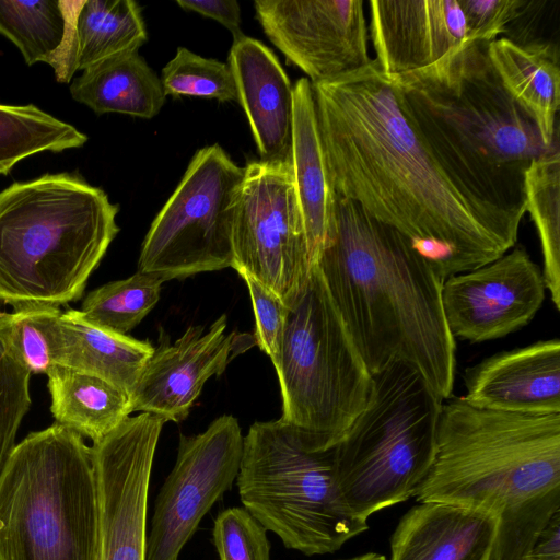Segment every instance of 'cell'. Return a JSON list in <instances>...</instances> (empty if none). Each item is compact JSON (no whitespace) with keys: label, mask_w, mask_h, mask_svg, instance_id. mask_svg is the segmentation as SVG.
<instances>
[{"label":"cell","mask_w":560,"mask_h":560,"mask_svg":"<svg viewBox=\"0 0 560 560\" xmlns=\"http://www.w3.org/2000/svg\"><path fill=\"white\" fill-rule=\"evenodd\" d=\"M81 0H0V34L21 51L27 65L48 63L58 82L74 69V21Z\"/></svg>","instance_id":"23"},{"label":"cell","mask_w":560,"mask_h":560,"mask_svg":"<svg viewBox=\"0 0 560 560\" xmlns=\"http://www.w3.org/2000/svg\"><path fill=\"white\" fill-rule=\"evenodd\" d=\"M148 39L140 5L133 0H81L74 21V69L138 50Z\"/></svg>","instance_id":"27"},{"label":"cell","mask_w":560,"mask_h":560,"mask_svg":"<svg viewBox=\"0 0 560 560\" xmlns=\"http://www.w3.org/2000/svg\"><path fill=\"white\" fill-rule=\"evenodd\" d=\"M244 177L218 143L191 158L143 240L138 271L161 280L232 267V225Z\"/></svg>","instance_id":"10"},{"label":"cell","mask_w":560,"mask_h":560,"mask_svg":"<svg viewBox=\"0 0 560 560\" xmlns=\"http://www.w3.org/2000/svg\"><path fill=\"white\" fill-rule=\"evenodd\" d=\"M526 560H560V510L552 514L539 532Z\"/></svg>","instance_id":"38"},{"label":"cell","mask_w":560,"mask_h":560,"mask_svg":"<svg viewBox=\"0 0 560 560\" xmlns=\"http://www.w3.org/2000/svg\"><path fill=\"white\" fill-rule=\"evenodd\" d=\"M415 498L475 509L498 520L488 560H526L560 510V413L524 415L442 406L433 465Z\"/></svg>","instance_id":"3"},{"label":"cell","mask_w":560,"mask_h":560,"mask_svg":"<svg viewBox=\"0 0 560 560\" xmlns=\"http://www.w3.org/2000/svg\"><path fill=\"white\" fill-rule=\"evenodd\" d=\"M228 63L260 161H289L293 86L277 56L260 40L243 35L233 40Z\"/></svg>","instance_id":"19"},{"label":"cell","mask_w":560,"mask_h":560,"mask_svg":"<svg viewBox=\"0 0 560 560\" xmlns=\"http://www.w3.org/2000/svg\"><path fill=\"white\" fill-rule=\"evenodd\" d=\"M542 271L525 248L513 247L476 269L445 279L442 306L454 339L482 342L526 326L541 307Z\"/></svg>","instance_id":"15"},{"label":"cell","mask_w":560,"mask_h":560,"mask_svg":"<svg viewBox=\"0 0 560 560\" xmlns=\"http://www.w3.org/2000/svg\"><path fill=\"white\" fill-rule=\"evenodd\" d=\"M290 163L314 266L329 236L336 194L328 175L313 88L307 78L299 79L293 85Z\"/></svg>","instance_id":"21"},{"label":"cell","mask_w":560,"mask_h":560,"mask_svg":"<svg viewBox=\"0 0 560 560\" xmlns=\"http://www.w3.org/2000/svg\"><path fill=\"white\" fill-rule=\"evenodd\" d=\"M362 0H256V18L269 40L312 84L368 66Z\"/></svg>","instance_id":"14"},{"label":"cell","mask_w":560,"mask_h":560,"mask_svg":"<svg viewBox=\"0 0 560 560\" xmlns=\"http://www.w3.org/2000/svg\"><path fill=\"white\" fill-rule=\"evenodd\" d=\"M280 354L273 364L281 420L314 451L335 446L365 408L372 374L355 349L319 269L287 304Z\"/></svg>","instance_id":"9"},{"label":"cell","mask_w":560,"mask_h":560,"mask_svg":"<svg viewBox=\"0 0 560 560\" xmlns=\"http://www.w3.org/2000/svg\"><path fill=\"white\" fill-rule=\"evenodd\" d=\"M163 280L137 271L131 277L108 282L84 299L81 317L101 329L127 335L158 303Z\"/></svg>","instance_id":"30"},{"label":"cell","mask_w":560,"mask_h":560,"mask_svg":"<svg viewBox=\"0 0 560 560\" xmlns=\"http://www.w3.org/2000/svg\"><path fill=\"white\" fill-rule=\"evenodd\" d=\"M154 350L147 340L91 325L79 310L68 308L60 315L56 365L96 375L128 394Z\"/></svg>","instance_id":"24"},{"label":"cell","mask_w":560,"mask_h":560,"mask_svg":"<svg viewBox=\"0 0 560 560\" xmlns=\"http://www.w3.org/2000/svg\"><path fill=\"white\" fill-rule=\"evenodd\" d=\"M176 4L218 21L232 33L233 40L245 35L241 28V7L235 0H177Z\"/></svg>","instance_id":"37"},{"label":"cell","mask_w":560,"mask_h":560,"mask_svg":"<svg viewBox=\"0 0 560 560\" xmlns=\"http://www.w3.org/2000/svg\"><path fill=\"white\" fill-rule=\"evenodd\" d=\"M243 441L230 415L202 433L180 434L174 467L155 499L145 560H179L203 516L235 482Z\"/></svg>","instance_id":"12"},{"label":"cell","mask_w":560,"mask_h":560,"mask_svg":"<svg viewBox=\"0 0 560 560\" xmlns=\"http://www.w3.org/2000/svg\"><path fill=\"white\" fill-rule=\"evenodd\" d=\"M165 96H194L237 101L234 78L228 62L201 57L185 47L162 69L160 78Z\"/></svg>","instance_id":"32"},{"label":"cell","mask_w":560,"mask_h":560,"mask_svg":"<svg viewBox=\"0 0 560 560\" xmlns=\"http://www.w3.org/2000/svg\"><path fill=\"white\" fill-rule=\"evenodd\" d=\"M463 398L479 408L524 415L560 413V341L498 352L468 368Z\"/></svg>","instance_id":"18"},{"label":"cell","mask_w":560,"mask_h":560,"mask_svg":"<svg viewBox=\"0 0 560 560\" xmlns=\"http://www.w3.org/2000/svg\"><path fill=\"white\" fill-rule=\"evenodd\" d=\"M340 560H386V558L383 555L376 553V552H368L361 556H357L349 559H340Z\"/></svg>","instance_id":"39"},{"label":"cell","mask_w":560,"mask_h":560,"mask_svg":"<svg viewBox=\"0 0 560 560\" xmlns=\"http://www.w3.org/2000/svg\"><path fill=\"white\" fill-rule=\"evenodd\" d=\"M165 421L141 412L94 442L97 560H145L147 513L153 460Z\"/></svg>","instance_id":"13"},{"label":"cell","mask_w":560,"mask_h":560,"mask_svg":"<svg viewBox=\"0 0 560 560\" xmlns=\"http://www.w3.org/2000/svg\"><path fill=\"white\" fill-rule=\"evenodd\" d=\"M94 468L61 424L30 433L0 472V560H97Z\"/></svg>","instance_id":"6"},{"label":"cell","mask_w":560,"mask_h":560,"mask_svg":"<svg viewBox=\"0 0 560 560\" xmlns=\"http://www.w3.org/2000/svg\"><path fill=\"white\" fill-rule=\"evenodd\" d=\"M312 88L335 192L397 232L444 281L515 246L523 215L483 200L446 167L375 59Z\"/></svg>","instance_id":"1"},{"label":"cell","mask_w":560,"mask_h":560,"mask_svg":"<svg viewBox=\"0 0 560 560\" xmlns=\"http://www.w3.org/2000/svg\"><path fill=\"white\" fill-rule=\"evenodd\" d=\"M225 329L223 314L206 332L202 326H191L174 343L155 348L129 394L131 412L151 413L165 422L184 420L206 382L256 345L254 336Z\"/></svg>","instance_id":"16"},{"label":"cell","mask_w":560,"mask_h":560,"mask_svg":"<svg viewBox=\"0 0 560 560\" xmlns=\"http://www.w3.org/2000/svg\"><path fill=\"white\" fill-rule=\"evenodd\" d=\"M235 483L243 508L305 556L334 553L369 529L341 493L334 446L311 450L281 419L250 425Z\"/></svg>","instance_id":"8"},{"label":"cell","mask_w":560,"mask_h":560,"mask_svg":"<svg viewBox=\"0 0 560 560\" xmlns=\"http://www.w3.org/2000/svg\"><path fill=\"white\" fill-rule=\"evenodd\" d=\"M370 34L388 75L427 68L468 42L458 0H373Z\"/></svg>","instance_id":"17"},{"label":"cell","mask_w":560,"mask_h":560,"mask_svg":"<svg viewBox=\"0 0 560 560\" xmlns=\"http://www.w3.org/2000/svg\"><path fill=\"white\" fill-rule=\"evenodd\" d=\"M88 137L74 126L33 104H0V174L21 160L43 151L61 152L82 147Z\"/></svg>","instance_id":"29"},{"label":"cell","mask_w":560,"mask_h":560,"mask_svg":"<svg viewBox=\"0 0 560 560\" xmlns=\"http://www.w3.org/2000/svg\"><path fill=\"white\" fill-rule=\"evenodd\" d=\"M467 26L468 40L490 43L508 33L509 24L523 16L533 1L458 0Z\"/></svg>","instance_id":"36"},{"label":"cell","mask_w":560,"mask_h":560,"mask_svg":"<svg viewBox=\"0 0 560 560\" xmlns=\"http://www.w3.org/2000/svg\"><path fill=\"white\" fill-rule=\"evenodd\" d=\"M498 520L452 503L428 501L411 508L390 537L389 560H488Z\"/></svg>","instance_id":"20"},{"label":"cell","mask_w":560,"mask_h":560,"mask_svg":"<svg viewBox=\"0 0 560 560\" xmlns=\"http://www.w3.org/2000/svg\"><path fill=\"white\" fill-rule=\"evenodd\" d=\"M488 56L503 86L535 121L544 144L559 143L558 46L541 39L521 43L501 37L488 44Z\"/></svg>","instance_id":"22"},{"label":"cell","mask_w":560,"mask_h":560,"mask_svg":"<svg viewBox=\"0 0 560 560\" xmlns=\"http://www.w3.org/2000/svg\"><path fill=\"white\" fill-rule=\"evenodd\" d=\"M118 211L103 189L69 173L0 191V301L18 310L81 299L119 232Z\"/></svg>","instance_id":"5"},{"label":"cell","mask_w":560,"mask_h":560,"mask_svg":"<svg viewBox=\"0 0 560 560\" xmlns=\"http://www.w3.org/2000/svg\"><path fill=\"white\" fill-rule=\"evenodd\" d=\"M60 307L32 306L0 312V332L31 374H46L56 365Z\"/></svg>","instance_id":"31"},{"label":"cell","mask_w":560,"mask_h":560,"mask_svg":"<svg viewBox=\"0 0 560 560\" xmlns=\"http://www.w3.org/2000/svg\"><path fill=\"white\" fill-rule=\"evenodd\" d=\"M47 377L55 422L93 443L132 413L129 394L96 375L57 364Z\"/></svg>","instance_id":"26"},{"label":"cell","mask_w":560,"mask_h":560,"mask_svg":"<svg viewBox=\"0 0 560 560\" xmlns=\"http://www.w3.org/2000/svg\"><path fill=\"white\" fill-rule=\"evenodd\" d=\"M245 280L255 315L256 345L275 364L279 358L288 306L271 290L246 272H238Z\"/></svg>","instance_id":"35"},{"label":"cell","mask_w":560,"mask_h":560,"mask_svg":"<svg viewBox=\"0 0 560 560\" xmlns=\"http://www.w3.org/2000/svg\"><path fill=\"white\" fill-rule=\"evenodd\" d=\"M30 377L31 373L0 332V472L16 445L18 430L31 407Z\"/></svg>","instance_id":"33"},{"label":"cell","mask_w":560,"mask_h":560,"mask_svg":"<svg viewBox=\"0 0 560 560\" xmlns=\"http://www.w3.org/2000/svg\"><path fill=\"white\" fill-rule=\"evenodd\" d=\"M233 264L285 305L313 267L290 160L250 161L244 167L233 212Z\"/></svg>","instance_id":"11"},{"label":"cell","mask_w":560,"mask_h":560,"mask_svg":"<svg viewBox=\"0 0 560 560\" xmlns=\"http://www.w3.org/2000/svg\"><path fill=\"white\" fill-rule=\"evenodd\" d=\"M488 44L468 40L427 68L393 77L446 167L483 200L524 215L525 173L553 145L544 144L503 86Z\"/></svg>","instance_id":"4"},{"label":"cell","mask_w":560,"mask_h":560,"mask_svg":"<svg viewBox=\"0 0 560 560\" xmlns=\"http://www.w3.org/2000/svg\"><path fill=\"white\" fill-rule=\"evenodd\" d=\"M442 400L407 363L372 375L365 408L334 446L338 485L354 515L368 521L415 497L434 462Z\"/></svg>","instance_id":"7"},{"label":"cell","mask_w":560,"mask_h":560,"mask_svg":"<svg viewBox=\"0 0 560 560\" xmlns=\"http://www.w3.org/2000/svg\"><path fill=\"white\" fill-rule=\"evenodd\" d=\"M267 533L244 508L224 509L217 515L212 528L219 560H270Z\"/></svg>","instance_id":"34"},{"label":"cell","mask_w":560,"mask_h":560,"mask_svg":"<svg viewBox=\"0 0 560 560\" xmlns=\"http://www.w3.org/2000/svg\"><path fill=\"white\" fill-rule=\"evenodd\" d=\"M72 97L97 115L117 113L150 119L165 103L160 78L138 50L103 60L73 80Z\"/></svg>","instance_id":"25"},{"label":"cell","mask_w":560,"mask_h":560,"mask_svg":"<svg viewBox=\"0 0 560 560\" xmlns=\"http://www.w3.org/2000/svg\"><path fill=\"white\" fill-rule=\"evenodd\" d=\"M315 265L372 375L404 362L439 397H450L456 345L442 306L444 280L425 259L393 229L336 194L332 225Z\"/></svg>","instance_id":"2"},{"label":"cell","mask_w":560,"mask_h":560,"mask_svg":"<svg viewBox=\"0 0 560 560\" xmlns=\"http://www.w3.org/2000/svg\"><path fill=\"white\" fill-rule=\"evenodd\" d=\"M525 207L540 241L546 289L560 310V154L559 143L536 159L525 173Z\"/></svg>","instance_id":"28"}]
</instances>
